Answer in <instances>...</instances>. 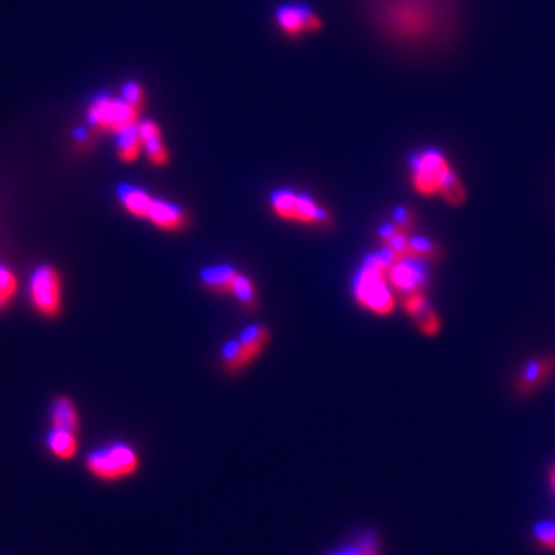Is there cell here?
<instances>
[{"label": "cell", "instance_id": "obj_1", "mask_svg": "<svg viewBox=\"0 0 555 555\" xmlns=\"http://www.w3.org/2000/svg\"><path fill=\"white\" fill-rule=\"evenodd\" d=\"M372 33L414 56L446 53L462 29V0H360Z\"/></svg>", "mask_w": 555, "mask_h": 555}, {"label": "cell", "instance_id": "obj_2", "mask_svg": "<svg viewBox=\"0 0 555 555\" xmlns=\"http://www.w3.org/2000/svg\"><path fill=\"white\" fill-rule=\"evenodd\" d=\"M410 182L421 196H441L450 205L466 202V189L459 175L451 166L450 159L439 148H423L412 153L408 160Z\"/></svg>", "mask_w": 555, "mask_h": 555}, {"label": "cell", "instance_id": "obj_3", "mask_svg": "<svg viewBox=\"0 0 555 555\" xmlns=\"http://www.w3.org/2000/svg\"><path fill=\"white\" fill-rule=\"evenodd\" d=\"M353 293L358 306L376 317H388L396 311L397 293L388 281L387 254L383 250L363 259L354 277Z\"/></svg>", "mask_w": 555, "mask_h": 555}, {"label": "cell", "instance_id": "obj_4", "mask_svg": "<svg viewBox=\"0 0 555 555\" xmlns=\"http://www.w3.org/2000/svg\"><path fill=\"white\" fill-rule=\"evenodd\" d=\"M87 119L94 128L101 132L123 133L137 126L139 119V106L128 103L123 96L112 94H99L94 97L87 108Z\"/></svg>", "mask_w": 555, "mask_h": 555}, {"label": "cell", "instance_id": "obj_5", "mask_svg": "<svg viewBox=\"0 0 555 555\" xmlns=\"http://www.w3.org/2000/svg\"><path fill=\"white\" fill-rule=\"evenodd\" d=\"M270 205L279 218L293 223L327 225L331 221V214L311 194L288 187L270 194Z\"/></svg>", "mask_w": 555, "mask_h": 555}, {"label": "cell", "instance_id": "obj_6", "mask_svg": "<svg viewBox=\"0 0 555 555\" xmlns=\"http://www.w3.org/2000/svg\"><path fill=\"white\" fill-rule=\"evenodd\" d=\"M139 466L137 453L128 444H112L103 450H97L87 460L90 473L103 480H119L132 475Z\"/></svg>", "mask_w": 555, "mask_h": 555}, {"label": "cell", "instance_id": "obj_7", "mask_svg": "<svg viewBox=\"0 0 555 555\" xmlns=\"http://www.w3.org/2000/svg\"><path fill=\"white\" fill-rule=\"evenodd\" d=\"M29 297L38 313L54 317L62 309V277L53 266H38L29 279Z\"/></svg>", "mask_w": 555, "mask_h": 555}, {"label": "cell", "instance_id": "obj_8", "mask_svg": "<svg viewBox=\"0 0 555 555\" xmlns=\"http://www.w3.org/2000/svg\"><path fill=\"white\" fill-rule=\"evenodd\" d=\"M387 254L388 281L401 299L417 291H423L428 284V270L424 261L410 259V257L394 256L387 248H381Z\"/></svg>", "mask_w": 555, "mask_h": 555}, {"label": "cell", "instance_id": "obj_9", "mask_svg": "<svg viewBox=\"0 0 555 555\" xmlns=\"http://www.w3.org/2000/svg\"><path fill=\"white\" fill-rule=\"evenodd\" d=\"M275 20L282 29L284 35L290 38H299V36L315 33L322 27V20L318 17L313 8H309L304 2H293V4H284L275 11Z\"/></svg>", "mask_w": 555, "mask_h": 555}, {"label": "cell", "instance_id": "obj_10", "mask_svg": "<svg viewBox=\"0 0 555 555\" xmlns=\"http://www.w3.org/2000/svg\"><path fill=\"white\" fill-rule=\"evenodd\" d=\"M401 306L406 315L412 318L415 327L426 336H435L441 333L442 320L439 313L433 309L432 304L426 299L423 291L406 295L401 299Z\"/></svg>", "mask_w": 555, "mask_h": 555}, {"label": "cell", "instance_id": "obj_11", "mask_svg": "<svg viewBox=\"0 0 555 555\" xmlns=\"http://www.w3.org/2000/svg\"><path fill=\"white\" fill-rule=\"evenodd\" d=\"M554 374L555 358L552 356L532 358L521 367L520 374L516 378V388L523 396H529L543 387Z\"/></svg>", "mask_w": 555, "mask_h": 555}, {"label": "cell", "instance_id": "obj_12", "mask_svg": "<svg viewBox=\"0 0 555 555\" xmlns=\"http://www.w3.org/2000/svg\"><path fill=\"white\" fill-rule=\"evenodd\" d=\"M146 220L162 230H180L187 225V214L177 203L153 196Z\"/></svg>", "mask_w": 555, "mask_h": 555}, {"label": "cell", "instance_id": "obj_13", "mask_svg": "<svg viewBox=\"0 0 555 555\" xmlns=\"http://www.w3.org/2000/svg\"><path fill=\"white\" fill-rule=\"evenodd\" d=\"M137 132L141 135L142 148L146 151L148 159L157 166L166 164L169 159L168 148L162 139L159 124L153 121H141L137 123Z\"/></svg>", "mask_w": 555, "mask_h": 555}, {"label": "cell", "instance_id": "obj_14", "mask_svg": "<svg viewBox=\"0 0 555 555\" xmlns=\"http://www.w3.org/2000/svg\"><path fill=\"white\" fill-rule=\"evenodd\" d=\"M117 198L123 205L124 211L130 212L132 216H137V218H146L151 202H153V196L148 191L132 184L119 185L117 187Z\"/></svg>", "mask_w": 555, "mask_h": 555}, {"label": "cell", "instance_id": "obj_15", "mask_svg": "<svg viewBox=\"0 0 555 555\" xmlns=\"http://www.w3.org/2000/svg\"><path fill=\"white\" fill-rule=\"evenodd\" d=\"M51 421H53V428H56V430H67V432L76 433L78 426H80V417H78L76 406L69 397H58L54 401Z\"/></svg>", "mask_w": 555, "mask_h": 555}, {"label": "cell", "instance_id": "obj_16", "mask_svg": "<svg viewBox=\"0 0 555 555\" xmlns=\"http://www.w3.org/2000/svg\"><path fill=\"white\" fill-rule=\"evenodd\" d=\"M47 446L53 453L54 457L58 459H72L78 451V441L74 432H67V430H56L49 433L47 437Z\"/></svg>", "mask_w": 555, "mask_h": 555}, {"label": "cell", "instance_id": "obj_17", "mask_svg": "<svg viewBox=\"0 0 555 555\" xmlns=\"http://www.w3.org/2000/svg\"><path fill=\"white\" fill-rule=\"evenodd\" d=\"M238 272L229 265L211 266L205 268L200 279H202L212 290L221 291V293H229L232 282L236 279Z\"/></svg>", "mask_w": 555, "mask_h": 555}, {"label": "cell", "instance_id": "obj_18", "mask_svg": "<svg viewBox=\"0 0 555 555\" xmlns=\"http://www.w3.org/2000/svg\"><path fill=\"white\" fill-rule=\"evenodd\" d=\"M142 141L141 135L137 132V126L130 130H124L117 135V153L124 162H132L141 155Z\"/></svg>", "mask_w": 555, "mask_h": 555}, {"label": "cell", "instance_id": "obj_19", "mask_svg": "<svg viewBox=\"0 0 555 555\" xmlns=\"http://www.w3.org/2000/svg\"><path fill=\"white\" fill-rule=\"evenodd\" d=\"M230 293H232L243 306H247V308L256 306V288H254V282L250 281L247 275H236V279H234L232 286H230Z\"/></svg>", "mask_w": 555, "mask_h": 555}, {"label": "cell", "instance_id": "obj_20", "mask_svg": "<svg viewBox=\"0 0 555 555\" xmlns=\"http://www.w3.org/2000/svg\"><path fill=\"white\" fill-rule=\"evenodd\" d=\"M17 286L18 281L15 274L6 266H0V309L6 308L11 299L15 297Z\"/></svg>", "mask_w": 555, "mask_h": 555}, {"label": "cell", "instance_id": "obj_21", "mask_svg": "<svg viewBox=\"0 0 555 555\" xmlns=\"http://www.w3.org/2000/svg\"><path fill=\"white\" fill-rule=\"evenodd\" d=\"M534 536L543 547L555 550V523H550V521L539 523L538 527L534 529Z\"/></svg>", "mask_w": 555, "mask_h": 555}, {"label": "cell", "instance_id": "obj_22", "mask_svg": "<svg viewBox=\"0 0 555 555\" xmlns=\"http://www.w3.org/2000/svg\"><path fill=\"white\" fill-rule=\"evenodd\" d=\"M121 96L128 101V103H132V105L139 106L141 108L142 105V97H144V90H142L141 85L139 83H135V81H130V83H126L123 87V92H121Z\"/></svg>", "mask_w": 555, "mask_h": 555}, {"label": "cell", "instance_id": "obj_23", "mask_svg": "<svg viewBox=\"0 0 555 555\" xmlns=\"http://www.w3.org/2000/svg\"><path fill=\"white\" fill-rule=\"evenodd\" d=\"M331 555H365L363 554L362 550L358 547H347L342 548V550H338V552H333Z\"/></svg>", "mask_w": 555, "mask_h": 555}, {"label": "cell", "instance_id": "obj_24", "mask_svg": "<svg viewBox=\"0 0 555 555\" xmlns=\"http://www.w3.org/2000/svg\"><path fill=\"white\" fill-rule=\"evenodd\" d=\"M548 484H550V489H552L555 494V462L554 466L550 467V471H548Z\"/></svg>", "mask_w": 555, "mask_h": 555}]
</instances>
